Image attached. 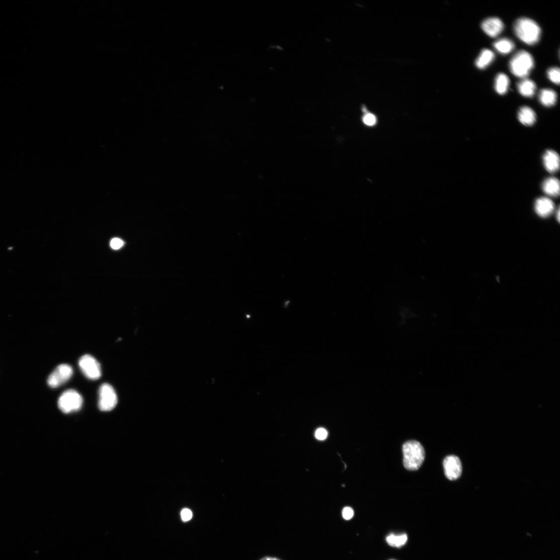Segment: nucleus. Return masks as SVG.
Instances as JSON below:
<instances>
[{
    "label": "nucleus",
    "mask_w": 560,
    "mask_h": 560,
    "mask_svg": "<svg viewBox=\"0 0 560 560\" xmlns=\"http://www.w3.org/2000/svg\"><path fill=\"white\" fill-rule=\"evenodd\" d=\"M124 243L123 240L119 238H114L111 241L110 245L112 249L118 250L123 246Z\"/></svg>",
    "instance_id": "25"
},
{
    "label": "nucleus",
    "mask_w": 560,
    "mask_h": 560,
    "mask_svg": "<svg viewBox=\"0 0 560 560\" xmlns=\"http://www.w3.org/2000/svg\"><path fill=\"white\" fill-rule=\"evenodd\" d=\"M514 29L517 37L528 45H534L540 39L541 28L531 19L525 17L518 19L514 23Z\"/></svg>",
    "instance_id": "1"
},
{
    "label": "nucleus",
    "mask_w": 560,
    "mask_h": 560,
    "mask_svg": "<svg viewBox=\"0 0 560 560\" xmlns=\"http://www.w3.org/2000/svg\"><path fill=\"white\" fill-rule=\"evenodd\" d=\"M181 518L185 522L189 521L192 517L191 511L187 508L183 509L181 513Z\"/></svg>",
    "instance_id": "23"
},
{
    "label": "nucleus",
    "mask_w": 560,
    "mask_h": 560,
    "mask_svg": "<svg viewBox=\"0 0 560 560\" xmlns=\"http://www.w3.org/2000/svg\"><path fill=\"white\" fill-rule=\"evenodd\" d=\"M315 436L316 439L323 441L326 439L327 436V432L323 428H320L316 431Z\"/></svg>",
    "instance_id": "24"
},
{
    "label": "nucleus",
    "mask_w": 560,
    "mask_h": 560,
    "mask_svg": "<svg viewBox=\"0 0 560 560\" xmlns=\"http://www.w3.org/2000/svg\"><path fill=\"white\" fill-rule=\"evenodd\" d=\"M443 466L445 475L450 480H456L461 476L462 467L461 461L458 457H447L444 460Z\"/></svg>",
    "instance_id": "8"
},
{
    "label": "nucleus",
    "mask_w": 560,
    "mask_h": 560,
    "mask_svg": "<svg viewBox=\"0 0 560 560\" xmlns=\"http://www.w3.org/2000/svg\"><path fill=\"white\" fill-rule=\"evenodd\" d=\"M408 537L406 534L400 535L390 534L388 536L386 541L389 546L399 548L405 545L407 542Z\"/></svg>",
    "instance_id": "19"
},
{
    "label": "nucleus",
    "mask_w": 560,
    "mask_h": 560,
    "mask_svg": "<svg viewBox=\"0 0 560 560\" xmlns=\"http://www.w3.org/2000/svg\"><path fill=\"white\" fill-rule=\"evenodd\" d=\"M548 77L554 83L559 85L560 80V71L557 67L552 68L547 71Z\"/></svg>",
    "instance_id": "20"
},
{
    "label": "nucleus",
    "mask_w": 560,
    "mask_h": 560,
    "mask_svg": "<svg viewBox=\"0 0 560 560\" xmlns=\"http://www.w3.org/2000/svg\"><path fill=\"white\" fill-rule=\"evenodd\" d=\"M517 88L520 93L528 98H531L535 94L537 86L532 80L525 79L522 80L517 84Z\"/></svg>",
    "instance_id": "14"
},
{
    "label": "nucleus",
    "mask_w": 560,
    "mask_h": 560,
    "mask_svg": "<svg viewBox=\"0 0 560 560\" xmlns=\"http://www.w3.org/2000/svg\"><path fill=\"white\" fill-rule=\"evenodd\" d=\"M495 50L502 54H508L512 52L515 48V44L512 41L503 38L496 41L493 44Z\"/></svg>",
    "instance_id": "17"
},
{
    "label": "nucleus",
    "mask_w": 560,
    "mask_h": 560,
    "mask_svg": "<svg viewBox=\"0 0 560 560\" xmlns=\"http://www.w3.org/2000/svg\"><path fill=\"white\" fill-rule=\"evenodd\" d=\"M481 28L487 35L490 37L495 38L502 33L504 28V25L500 18L491 17L482 21Z\"/></svg>",
    "instance_id": "9"
},
{
    "label": "nucleus",
    "mask_w": 560,
    "mask_h": 560,
    "mask_svg": "<svg viewBox=\"0 0 560 560\" xmlns=\"http://www.w3.org/2000/svg\"><path fill=\"white\" fill-rule=\"evenodd\" d=\"M363 120L365 125L370 126L374 125L376 122L375 116L371 113H368L365 115L363 117Z\"/></svg>",
    "instance_id": "21"
},
{
    "label": "nucleus",
    "mask_w": 560,
    "mask_h": 560,
    "mask_svg": "<svg viewBox=\"0 0 560 560\" xmlns=\"http://www.w3.org/2000/svg\"><path fill=\"white\" fill-rule=\"evenodd\" d=\"M73 373L74 371L69 365H60L48 377L47 383L52 388L58 387L69 380Z\"/></svg>",
    "instance_id": "7"
},
{
    "label": "nucleus",
    "mask_w": 560,
    "mask_h": 560,
    "mask_svg": "<svg viewBox=\"0 0 560 560\" xmlns=\"http://www.w3.org/2000/svg\"><path fill=\"white\" fill-rule=\"evenodd\" d=\"M98 406L102 411H109L113 410L117 403V396L115 389L110 384H102L99 391Z\"/></svg>",
    "instance_id": "5"
},
{
    "label": "nucleus",
    "mask_w": 560,
    "mask_h": 560,
    "mask_svg": "<svg viewBox=\"0 0 560 560\" xmlns=\"http://www.w3.org/2000/svg\"><path fill=\"white\" fill-rule=\"evenodd\" d=\"M79 367L88 378L95 380L100 378L101 370L100 364L92 356L87 355L79 360Z\"/></svg>",
    "instance_id": "6"
},
{
    "label": "nucleus",
    "mask_w": 560,
    "mask_h": 560,
    "mask_svg": "<svg viewBox=\"0 0 560 560\" xmlns=\"http://www.w3.org/2000/svg\"><path fill=\"white\" fill-rule=\"evenodd\" d=\"M518 117L520 122L527 126L533 125L537 120V115L532 108L526 106L520 108Z\"/></svg>",
    "instance_id": "12"
},
{
    "label": "nucleus",
    "mask_w": 560,
    "mask_h": 560,
    "mask_svg": "<svg viewBox=\"0 0 560 560\" xmlns=\"http://www.w3.org/2000/svg\"><path fill=\"white\" fill-rule=\"evenodd\" d=\"M544 192L550 196L558 197L560 194V182L555 178L545 180L542 186Z\"/></svg>",
    "instance_id": "13"
},
{
    "label": "nucleus",
    "mask_w": 560,
    "mask_h": 560,
    "mask_svg": "<svg viewBox=\"0 0 560 560\" xmlns=\"http://www.w3.org/2000/svg\"><path fill=\"white\" fill-rule=\"evenodd\" d=\"M495 58L494 53L487 49L483 50L476 60L475 65L480 69H484L492 63Z\"/></svg>",
    "instance_id": "16"
},
{
    "label": "nucleus",
    "mask_w": 560,
    "mask_h": 560,
    "mask_svg": "<svg viewBox=\"0 0 560 560\" xmlns=\"http://www.w3.org/2000/svg\"><path fill=\"white\" fill-rule=\"evenodd\" d=\"M83 402V398L77 391L74 389H68L60 396L58 404L61 411L69 413L79 410Z\"/></svg>",
    "instance_id": "4"
},
{
    "label": "nucleus",
    "mask_w": 560,
    "mask_h": 560,
    "mask_svg": "<svg viewBox=\"0 0 560 560\" xmlns=\"http://www.w3.org/2000/svg\"><path fill=\"white\" fill-rule=\"evenodd\" d=\"M404 466L409 470H418L422 465L425 459V451L422 445L418 442L410 441L405 443L403 447Z\"/></svg>",
    "instance_id": "2"
},
{
    "label": "nucleus",
    "mask_w": 560,
    "mask_h": 560,
    "mask_svg": "<svg viewBox=\"0 0 560 560\" xmlns=\"http://www.w3.org/2000/svg\"><path fill=\"white\" fill-rule=\"evenodd\" d=\"M509 80L508 77L504 74H498L495 81V90L496 92L501 95L505 94L509 86Z\"/></svg>",
    "instance_id": "18"
},
{
    "label": "nucleus",
    "mask_w": 560,
    "mask_h": 560,
    "mask_svg": "<svg viewBox=\"0 0 560 560\" xmlns=\"http://www.w3.org/2000/svg\"><path fill=\"white\" fill-rule=\"evenodd\" d=\"M539 100L544 106L551 107L557 102V93L552 90L543 89L539 93Z\"/></svg>",
    "instance_id": "15"
},
{
    "label": "nucleus",
    "mask_w": 560,
    "mask_h": 560,
    "mask_svg": "<svg viewBox=\"0 0 560 560\" xmlns=\"http://www.w3.org/2000/svg\"></svg>",
    "instance_id": "28"
},
{
    "label": "nucleus",
    "mask_w": 560,
    "mask_h": 560,
    "mask_svg": "<svg viewBox=\"0 0 560 560\" xmlns=\"http://www.w3.org/2000/svg\"><path fill=\"white\" fill-rule=\"evenodd\" d=\"M544 165L548 172L554 174L560 168V158L558 154L553 150L547 151L543 156Z\"/></svg>",
    "instance_id": "11"
},
{
    "label": "nucleus",
    "mask_w": 560,
    "mask_h": 560,
    "mask_svg": "<svg viewBox=\"0 0 560 560\" xmlns=\"http://www.w3.org/2000/svg\"><path fill=\"white\" fill-rule=\"evenodd\" d=\"M261 560H280V559H279L278 558H271V557H265V558H263Z\"/></svg>",
    "instance_id": "26"
},
{
    "label": "nucleus",
    "mask_w": 560,
    "mask_h": 560,
    "mask_svg": "<svg viewBox=\"0 0 560 560\" xmlns=\"http://www.w3.org/2000/svg\"><path fill=\"white\" fill-rule=\"evenodd\" d=\"M343 517L347 520H350L354 516V510L350 507H346L343 510Z\"/></svg>",
    "instance_id": "22"
},
{
    "label": "nucleus",
    "mask_w": 560,
    "mask_h": 560,
    "mask_svg": "<svg viewBox=\"0 0 560 560\" xmlns=\"http://www.w3.org/2000/svg\"><path fill=\"white\" fill-rule=\"evenodd\" d=\"M555 210V204L550 198L541 197L536 200L535 210L537 214L543 218L550 216Z\"/></svg>",
    "instance_id": "10"
},
{
    "label": "nucleus",
    "mask_w": 560,
    "mask_h": 560,
    "mask_svg": "<svg viewBox=\"0 0 560 560\" xmlns=\"http://www.w3.org/2000/svg\"><path fill=\"white\" fill-rule=\"evenodd\" d=\"M557 217H558V221H559V220H560V210H558V211Z\"/></svg>",
    "instance_id": "27"
},
{
    "label": "nucleus",
    "mask_w": 560,
    "mask_h": 560,
    "mask_svg": "<svg viewBox=\"0 0 560 560\" xmlns=\"http://www.w3.org/2000/svg\"><path fill=\"white\" fill-rule=\"evenodd\" d=\"M534 66L532 55L525 51H520L511 58L509 67L512 74L520 78H525Z\"/></svg>",
    "instance_id": "3"
}]
</instances>
